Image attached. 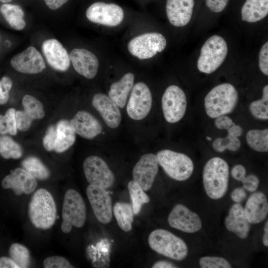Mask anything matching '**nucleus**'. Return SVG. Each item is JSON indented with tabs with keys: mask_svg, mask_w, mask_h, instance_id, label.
<instances>
[{
	"mask_svg": "<svg viewBox=\"0 0 268 268\" xmlns=\"http://www.w3.org/2000/svg\"><path fill=\"white\" fill-rule=\"evenodd\" d=\"M1 82L4 90L9 92L12 86L11 79L7 76H4L2 77Z\"/></svg>",
	"mask_w": 268,
	"mask_h": 268,
	"instance_id": "53",
	"label": "nucleus"
},
{
	"mask_svg": "<svg viewBox=\"0 0 268 268\" xmlns=\"http://www.w3.org/2000/svg\"><path fill=\"white\" fill-rule=\"evenodd\" d=\"M238 93L235 87L229 83L216 85L206 95L204 106L206 115L211 118L231 113L238 101Z\"/></svg>",
	"mask_w": 268,
	"mask_h": 268,
	"instance_id": "3",
	"label": "nucleus"
},
{
	"mask_svg": "<svg viewBox=\"0 0 268 268\" xmlns=\"http://www.w3.org/2000/svg\"><path fill=\"white\" fill-rule=\"evenodd\" d=\"M152 268H177L173 264L166 261H159L156 262Z\"/></svg>",
	"mask_w": 268,
	"mask_h": 268,
	"instance_id": "52",
	"label": "nucleus"
},
{
	"mask_svg": "<svg viewBox=\"0 0 268 268\" xmlns=\"http://www.w3.org/2000/svg\"><path fill=\"white\" fill-rule=\"evenodd\" d=\"M86 193L97 219L103 224L109 223L112 218L113 210L111 199L106 189L89 185Z\"/></svg>",
	"mask_w": 268,
	"mask_h": 268,
	"instance_id": "14",
	"label": "nucleus"
},
{
	"mask_svg": "<svg viewBox=\"0 0 268 268\" xmlns=\"http://www.w3.org/2000/svg\"><path fill=\"white\" fill-rule=\"evenodd\" d=\"M148 243L154 251L176 261H182L188 255L186 243L167 230L157 229L152 231L148 236Z\"/></svg>",
	"mask_w": 268,
	"mask_h": 268,
	"instance_id": "4",
	"label": "nucleus"
},
{
	"mask_svg": "<svg viewBox=\"0 0 268 268\" xmlns=\"http://www.w3.org/2000/svg\"><path fill=\"white\" fill-rule=\"evenodd\" d=\"M227 134L239 137L243 133V129L241 126L234 124L227 130Z\"/></svg>",
	"mask_w": 268,
	"mask_h": 268,
	"instance_id": "49",
	"label": "nucleus"
},
{
	"mask_svg": "<svg viewBox=\"0 0 268 268\" xmlns=\"http://www.w3.org/2000/svg\"><path fill=\"white\" fill-rule=\"evenodd\" d=\"M251 114L259 120L268 119V86L263 89V95L261 99L252 101L249 105Z\"/></svg>",
	"mask_w": 268,
	"mask_h": 268,
	"instance_id": "34",
	"label": "nucleus"
},
{
	"mask_svg": "<svg viewBox=\"0 0 268 268\" xmlns=\"http://www.w3.org/2000/svg\"><path fill=\"white\" fill-rule=\"evenodd\" d=\"M206 138L208 140H212V138L211 137H209V136H206Z\"/></svg>",
	"mask_w": 268,
	"mask_h": 268,
	"instance_id": "57",
	"label": "nucleus"
},
{
	"mask_svg": "<svg viewBox=\"0 0 268 268\" xmlns=\"http://www.w3.org/2000/svg\"><path fill=\"white\" fill-rule=\"evenodd\" d=\"M152 97L147 85L142 82L135 83L131 91L127 105V112L130 118L134 120L143 119L149 113Z\"/></svg>",
	"mask_w": 268,
	"mask_h": 268,
	"instance_id": "11",
	"label": "nucleus"
},
{
	"mask_svg": "<svg viewBox=\"0 0 268 268\" xmlns=\"http://www.w3.org/2000/svg\"><path fill=\"white\" fill-rule=\"evenodd\" d=\"M245 216L250 224L263 221L268 213V202L266 195L261 192L252 194L243 207Z\"/></svg>",
	"mask_w": 268,
	"mask_h": 268,
	"instance_id": "24",
	"label": "nucleus"
},
{
	"mask_svg": "<svg viewBox=\"0 0 268 268\" xmlns=\"http://www.w3.org/2000/svg\"><path fill=\"white\" fill-rule=\"evenodd\" d=\"M24 111L33 119H41L45 115L42 103L35 97L30 95H25L22 99Z\"/></svg>",
	"mask_w": 268,
	"mask_h": 268,
	"instance_id": "36",
	"label": "nucleus"
},
{
	"mask_svg": "<svg viewBox=\"0 0 268 268\" xmlns=\"http://www.w3.org/2000/svg\"><path fill=\"white\" fill-rule=\"evenodd\" d=\"M229 177L227 162L214 157L205 163L202 172L203 184L207 196L212 200L222 198L226 193Z\"/></svg>",
	"mask_w": 268,
	"mask_h": 268,
	"instance_id": "1",
	"label": "nucleus"
},
{
	"mask_svg": "<svg viewBox=\"0 0 268 268\" xmlns=\"http://www.w3.org/2000/svg\"><path fill=\"white\" fill-rule=\"evenodd\" d=\"M5 189H11L15 195H29L37 186V179L23 168H16L2 180Z\"/></svg>",
	"mask_w": 268,
	"mask_h": 268,
	"instance_id": "17",
	"label": "nucleus"
},
{
	"mask_svg": "<svg viewBox=\"0 0 268 268\" xmlns=\"http://www.w3.org/2000/svg\"><path fill=\"white\" fill-rule=\"evenodd\" d=\"M28 215L37 228L46 230L53 226L57 217V207L48 190L40 188L34 193L29 203Z\"/></svg>",
	"mask_w": 268,
	"mask_h": 268,
	"instance_id": "2",
	"label": "nucleus"
},
{
	"mask_svg": "<svg viewBox=\"0 0 268 268\" xmlns=\"http://www.w3.org/2000/svg\"><path fill=\"white\" fill-rule=\"evenodd\" d=\"M163 115L169 123H176L185 116L187 106L184 91L175 85L169 86L165 90L161 99Z\"/></svg>",
	"mask_w": 268,
	"mask_h": 268,
	"instance_id": "9",
	"label": "nucleus"
},
{
	"mask_svg": "<svg viewBox=\"0 0 268 268\" xmlns=\"http://www.w3.org/2000/svg\"><path fill=\"white\" fill-rule=\"evenodd\" d=\"M165 37L157 32H149L138 35L128 43V49L134 56L140 60L151 58L165 48Z\"/></svg>",
	"mask_w": 268,
	"mask_h": 268,
	"instance_id": "8",
	"label": "nucleus"
},
{
	"mask_svg": "<svg viewBox=\"0 0 268 268\" xmlns=\"http://www.w3.org/2000/svg\"><path fill=\"white\" fill-rule=\"evenodd\" d=\"M9 255L19 268L29 267L30 263V253L24 245L17 243H13L9 247Z\"/></svg>",
	"mask_w": 268,
	"mask_h": 268,
	"instance_id": "35",
	"label": "nucleus"
},
{
	"mask_svg": "<svg viewBox=\"0 0 268 268\" xmlns=\"http://www.w3.org/2000/svg\"><path fill=\"white\" fill-rule=\"evenodd\" d=\"M9 97V92L4 90L1 80H0V105L5 104L8 100Z\"/></svg>",
	"mask_w": 268,
	"mask_h": 268,
	"instance_id": "54",
	"label": "nucleus"
},
{
	"mask_svg": "<svg viewBox=\"0 0 268 268\" xmlns=\"http://www.w3.org/2000/svg\"><path fill=\"white\" fill-rule=\"evenodd\" d=\"M214 124L217 129L227 131L235 123L230 117L225 115L215 118Z\"/></svg>",
	"mask_w": 268,
	"mask_h": 268,
	"instance_id": "45",
	"label": "nucleus"
},
{
	"mask_svg": "<svg viewBox=\"0 0 268 268\" xmlns=\"http://www.w3.org/2000/svg\"><path fill=\"white\" fill-rule=\"evenodd\" d=\"M264 234L263 236V243L266 247H268V221L267 220L264 226Z\"/></svg>",
	"mask_w": 268,
	"mask_h": 268,
	"instance_id": "55",
	"label": "nucleus"
},
{
	"mask_svg": "<svg viewBox=\"0 0 268 268\" xmlns=\"http://www.w3.org/2000/svg\"><path fill=\"white\" fill-rule=\"evenodd\" d=\"M259 66L261 71L266 75H268V42L261 47L259 55Z\"/></svg>",
	"mask_w": 268,
	"mask_h": 268,
	"instance_id": "43",
	"label": "nucleus"
},
{
	"mask_svg": "<svg viewBox=\"0 0 268 268\" xmlns=\"http://www.w3.org/2000/svg\"><path fill=\"white\" fill-rule=\"evenodd\" d=\"M0 12L12 28L21 30L25 27L24 12L20 6L4 3L0 5Z\"/></svg>",
	"mask_w": 268,
	"mask_h": 268,
	"instance_id": "28",
	"label": "nucleus"
},
{
	"mask_svg": "<svg viewBox=\"0 0 268 268\" xmlns=\"http://www.w3.org/2000/svg\"><path fill=\"white\" fill-rule=\"evenodd\" d=\"M226 229L241 239L248 237L251 229V224L247 220L242 205L240 203L233 204L225 219Z\"/></svg>",
	"mask_w": 268,
	"mask_h": 268,
	"instance_id": "23",
	"label": "nucleus"
},
{
	"mask_svg": "<svg viewBox=\"0 0 268 268\" xmlns=\"http://www.w3.org/2000/svg\"><path fill=\"white\" fill-rule=\"evenodd\" d=\"M199 265L201 268H231V264L222 257L205 256L199 260Z\"/></svg>",
	"mask_w": 268,
	"mask_h": 268,
	"instance_id": "39",
	"label": "nucleus"
},
{
	"mask_svg": "<svg viewBox=\"0 0 268 268\" xmlns=\"http://www.w3.org/2000/svg\"><path fill=\"white\" fill-rule=\"evenodd\" d=\"M249 146L254 150L260 152L268 151V129H252L246 135Z\"/></svg>",
	"mask_w": 268,
	"mask_h": 268,
	"instance_id": "30",
	"label": "nucleus"
},
{
	"mask_svg": "<svg viewBox=\"0 0 268 268\" xmlns=\"http://www.w3.org/2000/svg\"><path fill=\"white\" fill-rule=\"evenodd\" d=\"M86 16L93 23L114 27L122 22L124 13L123 9L115 3L96 2L88 7Z\"/></svg>",
	"mask_w": 268,
	"mask_h": 268,
	"instance_id": "12",
	"label": "nucleus"
},
{
	"mask_svg": "<svg viewBox=\"0 0 268 268\" xmlns=\"http://www.w3.org/2000/svg\"><path fill=\"white\" fill-rule=\"evenodd\" d=\"M16 110L13 108L8 109L4 115L0 114V134H9L14 135L17 134Z\"/></svg>",
	"mask_w": 268,
	"mask_h": 268,
	"instance_id": "38",
	"label": "nucleus"
},
{
	"mask_svg": "<svg viewBox=\"0 0 268 268\" xmlns=\"http://www.w3.org/2000/svg\"><path fill=\"white\" fill-rule=\"evenodd\" d=\"M134 77L128 72L118 81L112 83L108 92L109 97L121 108L127 103L128 96L134 86Z\"/></svg>",
	"mask_w": 268,
	"mask_h": 268,
	"instance_id": "25",
	"label": "nucleus"
},
{
	"mask_svg": "<svg viewBox=\"0 0 268 268\" xmlns=\"http://www.w3.org/2000/svg\"><path fill=\"white\" fill-rule=\"evenodd\" d=\"M22 168L36 179L45 180L49 178L50 172L38 158L30 156L24 159L22 163Z\"/></svg>",
	"mask_w": 268,
	"mask_h": 268,
	"instance_id": "31",
	"label": "nucleus"
},
{
	"mask_svg": "<svg viewBox=\"0 0 268 268\" xmlns=\"http://www.w3.org/2000/svg\"><path fill=\"white\" fill-rule=\"evenodd\" d=\"M113 211L120 228L124 231H130L132 229L134 215L132 204L117 202L113 207Z\"/></svg>",
	"mask_w": 268,
	"mask_h": 268,
	"instance_id": "29",
	"label": "nucleus"
},
{
	"mask_svg": "<svg viewBox=\"0 0 268 268\" xmlns=\"http://www.w3.org/2000/svg\"><path fill=\"white\" fill-rule=\"evenodd\" d=\"M194 6V0H167L166 11L170 23L176 27H183L191 20Z\"/></svg>",
	"mask_w": 268,
	"mask_h": 268,
	"instance_id": "22",
	"label": "nucleus"
},
{
	"mask_svg": "<svg viewBox=\"0 0 268 268\" xmlns=\"http://www.w3.org/2000/svg\"><path fill=\"white\" fill-rule=\"evenodd\" d=\"M70 124L75 134L87 139H93L102 131L99 121L84 111H78L70 120Z\"/></svg>",
	"mask_w": 268,
	"mask_h": 268,
	"instance_id": "21",
	"label": "nucleus"
},
{
	"mask_svg": "<svg viewBox=\"0 0 268 268\" xmlns=\"http://www.w3.org/2000/svg\"><path fill=\"white\" fill-rule=\"evenodd\" d=\"M158 161L156 155L153 153L143 155L134 165L133 177L144 191L152 187L158 172Z\"/></svg>",
	"mask_w": 268,
	"mask_h": 268,
	"instance_id": "15",
	"label": "nucleus"
},
{
	"mask_svg": "<svg viewBox=\"0 0 268 268\" xmlns=\"http://www.w3.org/2000/svg\"><path fill=\"white\" fill-rule=\"evenodd\" d=\"M229 0H205L206 6L214 12H220L226 6Z\"/></svg>",
	"mask_w": 268,
	"mask_h": 268,
	"instance_id": "46",
	"label": "nucleus"
},
{
	"mask_svg": "<svg viewBox=\"0 0 268 268\" xmlns=\"http://www.w3.org/2000/svg\"><path fill=\"white\" fill-rule=\"evenodd\" d=\"M241 145V142L239 137L228 134L224 137H217L212 143L214 150L220 153L227 149L231 151H236L239 149Z\"/></svg>",
	"mask_w": 268,
	"mask_h": 268,
	"instance_id": "37",
	"label": "nucleus"
},
{
	"mask_svg": "<svg viewBox=\"0 0 268 268\" xmlns=\"http://www.w3.org/2000/svg\"><path fill=\"white\" fill-rule=\"evenodd\" d=\"M42 51L47 63L55 70L65 71L70 66L68 54L63 45L57 40L50 39L42 46Z\"/></svg>",
	"mask_w": 268,
	"mask_h": 268,
	"instance_id": "19",
	"label": "nucleus"
},
{
	"mask_svg": "<svg viewBox=\"0 0 268 268\" xmlns=\"http://www.w3.org/2000/svg\"><path fill=\"white\" fill-rule=\"evenodd\" d=\"M168 222L171 227L188 233H196L202 227L199 215L181 203L174 206L168 215Z\"/></svg>",
	"mask_w": 268,
	"mask_h": 268,
	"instance_id": "13",
	"label": "nucleus"
},
{
	"mask_svg": "<svg viewBox=\"0 0 268 268\" xmlns=\"http://www.w3.org/2000/svg\"><path fill=\"white\" fill-rule=\"evenodd\" d=\"M242 183V188L249 192H255L259 185L260 181L258 177L255 174H250L245 177L241 182Z\"/></svg>",
	"mask_w": 268,
	"mask_h": 268,
	"instance_id": "44",
	"label": "nucleus"
},
{
	"mask_svg": "<svg viewBox=\"0 0 268 268\" xmlns=\"http://www.w3.org/2000/svg\"><path fill=\"white\" fill-rule=\"evenodd\" d=\"M16 121L17 130L26 131L30 128L33 119L24 111H17Z\"/></svg>",
	"mask_w": 268,
	"mask_h": 268,
	"instance_id": "41",
	"label": "nucleus"
},
{
	"mask_svg": "<svg viewBox=\"0 0 268 268\" xmlns=\"http://www.w3.org/2000/svg\"><path fill=\"white\" fill-rule=\"evenodd\" d=\"M231 174L234 179L241 182L246 175V169L243 165L236 164L231 169Z\"/></svg>",
	"mask_w": 268,
	"mask_h": 268,
	"instance_id": "47",
	"label": "nucleus"
},
{
	"mask_svg": "<svg viewBox=\"0 0 268 268\" xmlns=\"http://www.w3.org/2000/svg\"><path fill=\"white\" fill-rule=\"evenodd\" d=\"M56 137V127L51 126L48 128L43 139V145L46 150L51 151L54 150Z\"/></svg>",
	"mask_w": 268,
	"mask_h": 268,
	"instance_id": "42",
	"label": "nucleus"
},
{
	"mask_svg": "<svg viewBox=\"0 0 268 268\" xmlns=\"http://www.w3.org/2000/svg\"><path fill=\"white\" fill-rule=\"evenodd\" d=\"M10 64L16 70L27 74L38 73L46 68L42 55L33 46L15 55L11 59Z\"/></svg>",
	"mask_w": 268,
	"mask_h": 268,
	"instance_id": "16",
	"label": "nucleus"
},
{
	"mask_svg": "<svg viewBox=\"0 0 268 268\" xmlns=\"http://www.w3.org/2000/svg\"><path fill=\"white\" fill-rule=\"evenodd\" d=\"M68 0H44L46 4L51 9L56 10L61 7Z\"/></svg>",
	"mask_w": 268,
	"mask_h": 268,
	"instance_id": "51",
	"label": "nucleus"
},
{
	"mask_svg": "<svg viewBox=\"0 0 268 268\" xmlns=\"http://www.w3.org/2000/svg\"><path fill=\"white\" fill-rule=\"evenodd\" d=\"M45 268H73L69 261L61 256H51L46 258L43 262Z\"/></svg>",
	"mask_w": 268,
	"mask_h": 268,
	"instance_id": "40",
	"label": "nucleus"
},
{
	"mask_svg": "<svg viewBox=\"0 0 268 268\" xmlns=\"http://www.w3.org/2000/svg\"><path fill=\"white\" fill-rule=\"evenodd\" d=\"M128 188L134 214H137L140 212L142 205L148 203L150 199L141 186L134 180L128 183Z\"/></svg>",
	"mask_w": 268,
	"mask_h": 268,
	"instance_id": "32",
	"label": "nucleus"
},
{
	"mask_svg": "<svg viewBox=\"0 0 268 268\" xmlns=\"http://www.w3.org/2000/svg\"><path fill=\"white\" fill-rule=\"evenodd\" d=\"M57 137L54 150L58 153L63 152L69 148L75 140V133L70 122L66 120L60 121L57 124Z\"/></svg>",
	"mask_w": 268,
	"mask_h": 268,
	"instance_id": "27",
	"label": "nucleus"
},
{
	"mask_svg": "<svg viewBox=\"0 0 268 268\" xmlns=\"http://www.w3.org/2000/svg\"><path fill=\"white\" fill-rule=\"evenodd\" d=\"M62 231L68 233L72 226L82 227L86 218V209L81 195L74 189L68 190L64 197L62 208Z\"/></svg>",
	"mask_w": 268,
	"mask_h": 268,
	"instance_id": "7",
	"label": "nucleus"
},
{
	"mask_svg": "<svg viewBox=\"0 0 268 268\" xmlns=\"http://www.w3.org/2000/svg\"><path fill=\"white\" fill-rule=\"evenodd\" d=\"M247 197V194L242 187L234 189L230 194L232 200L236 203H240L244 201Z\"/></svg>",
	"mask_w": 268,
	"mask_h": 268,
	"instance_id": "48",
	"label": "nucleus"
},
{
	"mask_svg": "<svg viewBox=\"0 0 268 268\" xmlns=\"http://www.w3.org/2000/svg\"><path fill=\"white\" fill-rule=\"evenodd\" d=\"M69 56L73 68L78 73L88 79L96 75L99 62L93 53L86 49L76 48L70 52Z\"/></svg>",
	"mask_w": 268,
	"mask_h": 268,
	"instance_id": "18",
	"label": "nucleus"
},
{
	"mask_svg": "<svg viewBox=\"0 0 268 268\" xmlns=\"http://www.w3.org/2000/svg\"><path fill=\"white\" fill-rule=\"evenodd\" d=\"M92 104L108 127L115 129L119 126L122 120L119 107L109 96L97 93L93 97Z\"/></svg>",
	"mask_w": 268,
	"mask_h": 268,
	"instance_id": "20",
	"label": "nucleus"
},
{
	"mask_svg": "<svg viewBox=\"0 0 268 268\" xmlns=\"http://www.w3.org/2000/svg\"><path fill=\"white\" fill-rule=\"evenodd\" d=\"M159 164L171 178L179 181L188 179L193 174L194 165L186 154L170 149L159 151L156 155Z\"/></svg>",
	"mask_w": 268,
	"mask_h": 268,
	"instance_id": "6",
	"label": "nucleus"
},
{
	"mask_svg": "<svg viewBox=\"0 0 268 268\" xmlns=\"http://www.w3.org/2000/svg\"><path fill=\"white\" fill-rule=\"evenodd\" d=\"M0 268H19L10 258L1 257L0 258Z\"/></svg>",
	"mask_w": 268,
	"mask_h": 268,
	"instance_id": "50",
	"label": "nucleus"
},
{
	"mask_svg": "<svg viewBox=\"0 0 268 268\" xmlns=\"http://www.w3.org/2000/svg\"><path fill=\"white\" fill-rule=\"evenodd\" d=\"M228 52L225 40L217 35L210 37L202 45L197 62V67L202 73L215 71L225 60Z\"/></svg>",
	"mask_w": 268,
	"mask_h": 268,
	"instance_id": "5",
	"label": "nucleus"
},
{
	"mask_svg": "<svg viewBox=\"0 0 268 268\" xmlns=\"http://www.w3.org/2000/svg\"><path fill=\"white\" fill-rule=\"evenodd\" d=\"M268 13V0H246L241 9V18L254 23L264 18Z\"/></svg>",
	"mask_w": 268,
	"mask_h": 268,
	"instance_id": "26",
	"label": "nucleus"
},
{
	"mask_svg": "<svg viewBox=\"0 0 268 268\" xmlns=\"http://www.w3.org/2000/svg\"><path fill=\"white\" fill-rule=\"evenodd\" d=\"M12 0H0V2H3V3H7L8 2L11 1Z\"/></svg>",
	"mask_w": 268,
	"mask_h": 268,
	"instance_id": "56",
	"label": "nucleus"
},
{
	"mask_svg": "<svg viewBox=\"0 0 268 268\" xmlns=\"http://www.w3.org/2000/svg\"><path fill=\"white\" fill-rule=\"evenodd\" d=\"M83 171L89 185L105 189L110 188L115 176L106 162L97 156H90L84 161Z\"/></svg>",
	"mask_w": 268,
	"mask_h": 268,
	"instance_id": "10",
	"label": "nucleus"
},
{
	"mask_svg": "<svg viewBox=\"0 0 268 268\" xmlns=\"http://www.w3.org/2000/svg\"><path fill=\"white\" fill-rule=\"evenodd\" d=\"M23 151L20 145L11 137L5 134L0 135V154L5 159H19Z\"/></svg>",
	"mask_w": 268,
	"mask_h": 268,
	"instance_id": "33",
	"label": "nucleus"
}]
</instances>
